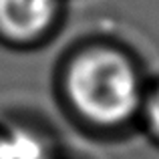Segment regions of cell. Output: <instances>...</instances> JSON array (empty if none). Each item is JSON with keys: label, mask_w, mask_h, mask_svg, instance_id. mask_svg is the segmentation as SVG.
Wrapping results in <instances>:
<instances>
[{"label": "cell", "mask_w": 159, "mask_h": 159, "mask_svg": "<svg viewBox=\"0 0 159 159\" xmlns=\"http://www.w3.org/2000/svg\"><path fill=\"white\" fill-rule=\"evenodd\" d=\"M149 79L129 48L87 43L58 69L57 91L69 117L85 131L117 135L139 127Z\"/></svg>", "instance_id": "6da1fadb"}, {"label": "cell", "mask_w": 159, "mask_h": 159, "mask_svg": "<svg viewBox=\"0 0 159 159\" xmlns=\"http://www.w3.org/2000/svg\"><path fill=\"white\" fill-rule=\"evenodd\" d=\"M65 18V0H0V43L28 51L52 39Z\"/></svg>", "instance_id": "7a4b0ae2"}, {"label": "cell", "mask_w": 159, "mask_h": 159, "mask_svg": "<svg viewBox=\"0 0 159 159\" xmlns=\"http://www.w3.org/2000/svg\"><path fill=\"white\" fill-rule=\"evenodd\" d=\"M0 159H58L52 131L30 119L0 125Z\"/></svg>", "instance_id": "3957f363"}, {"label": "cell", "mask_w": 159, "mask_h": 159, "mask_svg": "<svg viewBox=\"0 0 159 159\" xmlns=\"http://www.w3.org/2000/svg\"><path fill=\"white\" fill-rule=\"evenodd\" d=\"M139 129L149 137L153 145L159 147V79H153L147 85L139 115Z\"/></svg>", "instance_id": "277c9868"}]
</instances>
